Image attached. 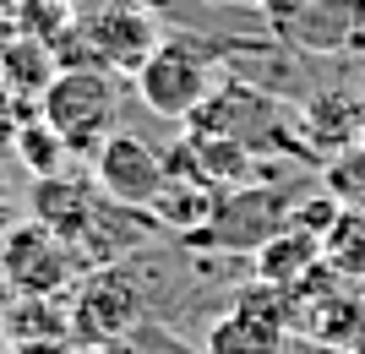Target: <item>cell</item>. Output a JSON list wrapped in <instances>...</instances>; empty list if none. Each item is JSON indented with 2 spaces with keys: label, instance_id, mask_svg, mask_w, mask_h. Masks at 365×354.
<instances>
[{
  "label": "cell",
  "instance_id": "cell-1",
  "mask_svg": "<svg viewBox=\"0 0 365 354\" xmlns=\"http://www.w3.org/2000/svg\"><path fill=\"white\" fill-rule=\"evenodd\" d=\"M218 61H224V49L197 38V33H169L158 38L148 61L137 71V98L153 109V115H164V120H191L218 88Z\"/></svg>",
  "mask_w": 365,
  "mask_h": 354
},
{
  "label": "cell",
  "instance_id": "cell-2",
  "mask_svg": "<svg viewBox=\"0 0 365 354\" xmlns=\"http://www.w3.org/2000/svg\"><path fill=\"white\" fill-rule=\"evenodd\" d=\"M115 109H120V82L109 71H61L38 98V120L66 142V153H98L115 137Z\"/></svg>",
  "mask_w": 365,
  "mask_h": 354
},
{
  "label": "cell",
  "instance_id": "cell-3",
  "mask_svg": "<svg viewBox=\"0 0 365 354\" xmlns=\"http://www.w3.org/2000/svg\"><path fill=\"white\" fill-rule=\"evenodd\" d=\"M76 251L61 234H49L44 224H16L11 234H0V278L11 283L16 300H61V289L76 278Z\"/></svg>",
  "mask_w": 365,
  "mask_h": 354
},
{
  "label": "cell",
  "instance_id": "cell-4",
  "mask_svg": "<svg viewBox=\"0 0 365 354\" xmlns=\"http://www.w3.org/2000/svg\"><path fill=\"white\" fill-rule=\"evenodd\" d=\"M284 224H289V207L278 202V191L235 185V191H218L213 218H207L185 246H197V251H251V256H257L273 234H284Z\"/></svg>",
  "mask_w": 365,
  "mask_h": 354
},
{
  "label": "cell",
  "instance_id": "cell-5",
  "mask_svg": "<svg viewBox=\"0 0 365 354\" xmlns=\"http://www.w3.org/2000/svg\"><path fill=\"white\" fill-rule=\"evenodd\" d=\"M142 327V294L131 283V267H98L71 294V338L76 343H120Z\"/></svg>",
  "mask_w": 365,
  "mask_h": 354
},
{
  "label": "cell",
  "instance_id": "cell-6",
  "mask_svg": "<svg viewBox=\"0 0 365 354\" xmlns=\"http://www.w3.org/2000/svg\"><path fill=\"white\" fill-rule=\"evenodd\" d=\"M93 185H98L109 202H120V207L153 213V202L164 197V185H169L164 147H148V142L131 137V131H115V137L93 153Z\"/></svg>",
  "mask_w": 365,
  "mask_h": 354
},
{
  "label": "cell",
  "instance_id": "cell-7",
  "mask_svg": "<svg viewBox=\"0 0 365 354\" xmlns=\"http://www.w3.org/2000/svg\"><path fill=\"white\" fill-rule=\"evenodd\" d=\"M28 207H33V224H44L49 234H61L66 246L76 251V240L93 229V218L104 207V191H93L76 175H49V180H33Z\"/></svg>",
  "mask_w": 365,
  "mask_h": 354
},
{
  "label": "cell",
  "instance_id": "cell-8",
  "mask_svg": "<svg viewBox=\"0 0 365 354\" xmlns=\"http://www.w3.org/2000/svg\"><path fill=\"white\" fill-rule=\"evenodd\" d=\"M55 77H61V66H55V49L49 44L22 38V33L11 44H0V88L11 93L16 104H38Z\"/></svg>",
  "mask_w": 365,
  "mask_h": 354
},
{
  "label": "cell",
  "instance_id": "cell-9",
  "mask_svg": "<svg viewBox=\"0 0 365 354\" xmlns=\"http://www.w3.org/2000/svg\"><path fill=\"white\" fill-rule=\"evenodd\" d=\"M251 262H257V283L300 289L305 278L322 267V240H317V234H300V229H284V234H273Z\"/></svg>",
  "mask_w": 365,
  "mask_h": 354
},
{
  "label": "cell",
  "instance_id": "cell-10",
  "mask_svg": "<svg viewBox=\"0 0 365 354\" xmlns=\"http://www.w3.org/2000/svg\"><path fill=\"white\" fill-rule=\"evenodd\" d=\"M202 354H284V327L273 322H257L245 311H229L207 327V343Z\"/></svg>",
  "mask_w": 365,
  "mask_h": 354
},
{
  "label": "cell",
  "instance_id": "cell-11",
  "mask_svg": "<svg viewBox=\"0 0 365 354\" xmlns=\"http://www.w3.org/2000/svg\"><path fill=\"white\" fill-rule=\"evenodd\" d=\"M0 327L11 333V343H71V306L61 300H16Z\"/></svg>",
  "mask_w": 365,
  "mask_h": 354
},
{
  "label": "cell",
  "instance_id": "cell-12",
  "mask_svg": "<svg viewBox=\"0 0 365 354\" xmlns=\"http://www.w3.org/2000/svg\"><path fill=\"white\" fill-rule=\"evenodd\" d=\"M213 202H218V191H207V185H191V180H169L164 185V197L153 202V224L158 229H175V234H191L213 218Z\"/></svg>",
  "mask_w": 365,
  "mask_h": 354
},
{
  "label": "cell",
  "instance_id": "cell-13",
  "mask_svg": "<svg viewBox=\"0 0 365 354\" xmlns=\"http://www.w3.org/2000/svg\"><path fill=\"white\" fill-rule=\"evenodd\" d=\"M322 262L338 278H360L365 283V207H344L338 224L322 234Z\"/></svg>",
  "mask_w": 365,
  "mask_h": 354
},
{
  "label": "cell",
  "instance_id": "cell-14",
  "mask_svg": "<svg viewBox=\"0 0 365 354\" xmlns=\"http://www.w3.org/2000/svg\"><path fill=\"white\" fill-rule=\"evenodd\" d=\"M16 158L28 164V175L33 180H49V175H66L61 164H66V142L49 131L44 120H22L16 125Z\"/></svg>",
  "mask_w": 365,
  "mask_h": 354
},
{
  "label": "cell",
  "instance_id": "cell-15",
  "mask_svg": "<svg viewBox=\"0 0 365 354\" xmlns=\"http://www.w3.org/2000/svg\"><path fill=\"white\" fill-rule=\"evenodd\" d=\"M322 185H327L344 207H365V147H344V153L327 164Z\"/></svg>",
  "mask_w": 365,
  "mask_h": 354
},
{
  "label": "cell",
  "instance_id": "cell-16",
  "mask_svg": "<svg viewBox=\"0 0 365 354\" xmlns=\"http://www.w3.org/2000/svg\"><path fill=\"white\" fill-rule=\"evenodd\" d=\"M338 213H344V202H338L333 191H322V197L289 207V224H284V229H300V234H317V240H322V234L338 224Z\"/></svg>",
  "mask_w": 365,
  "mask_h": 354
},
{
  "label": "cell",
  "instance_id": "cell-17",
  "mask_svg": "<svg viewBox=\"0 0 365 354\" xmlns=\"http://www.w3.org/2000/svg\"><path fill=\"white\" fill-rule=\"evenodd\" d=\"M16 229V191H11V175H6V164H0V234Z\"/></svg>",
  "mask_w": 365,
  "mask_h": 354
},
{
  "label": "cell",
  "instance_id": "cell-18",
  "mask_svg": "<svg viewBox=\"0 0 365 354\" xmlns=\"http://www.w3.org/2000/svg\"><path fill=\"white\" fill-rule=\"evenodd\" d=\"M11 354H71V343H11Z\"/></svg>",
  "mask_w": 365,
  "mask_h": 354
},
{
  "label": "cell",
  "instance_id": "cell-19",
  "mask_svg": "<svg viewBox=\"0 0 365 354\" xmlns=\"http://www.w3.org/2000/svg\"><path fill=\"white\" fill-rule=\"evenodd\" d=\"M6 115H16V98H11L6 88H0V120H6Z\"/></svg>",
  "mask_w": 365,
  "mask_h": 354
},
{
  "label": "cell",
  "instance_id": "cell-20",
  "mask_svg": "<svg viewBox=\"0 0 365 354\" xmlns=\"http://www.w3.org/2000/svg\"><path fill=\"white\" fill-rule=\"evenodd\" d=\"M202 6H235V0H202Z\"/></svg>",
  "mask_w": 365,
  "mask_h": 354
},
{
  "label": "cell",
  "instance_id": "cell-21",
  "mask_svg": "<svg viewBox=\"0 0 365 354\" xmlns=\"http://www.w3.org/2000/svg\"><path fill=\"white\" fill-rule=\"evenodd\" d=\"M305 6H322V0H305Z\"/></svg>",
  "mask_w": 365,
  "mask_h": 354
}]
</instances>
